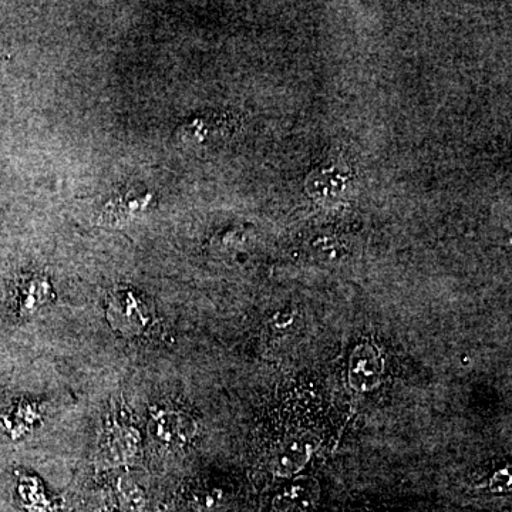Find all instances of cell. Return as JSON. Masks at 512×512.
<instances>
[{
	"label": "cell",
	"instance_id": "obj_1",
	"mask_svg": "<svg viewBox=\"0 0 512 512\" xmlns=\"http://www.w3.org/2000/svg\"><path fill=\"white\" fill-rule=\"evenodd\" d=\"M107 322L124 338H138L153 326L156 312L143 293L121 286L107 299Z\"/></svg>",
	"mask_w": 512,
	"mask_h": 512
},
{
	"label": "cell",
	"instance_id": "obj_2",
	"mask_svg": "<svg viewBox=\"0 0 512 512\" xmlns=\"http://www.w3.org/2000/svg\"><path fill=\"white\" fill-rule=\"evenodd\" d=\"M148 430L161 446L184 448L197 436L198 423L183 406L164 400L150 407Z\"/></svg>",
	"mask_w": 512,
	"mask_h": 512
},
{
	"label": "cell",
	"instance_id": "obj_3",
	"mask_svg": "<svg viewBox=\"0 0 512 512\" xmlns=\"http://www.w3.org/2000/svg\"><path fill=\"white\" fill-rule=\"evenodd\" d=\"M141 437L136 427L117 416L104 427L100 441V458L106 466H124L138 456Z\"/></svg>",
	"mask_w": 512,
	"mask_h": 512
},
{
	"label": "cell",
	"instance_id": "obj_4",
	"mask_svg": "<svg viewBox=\"0 0 512 512\" xmlns=\"http://www.w3.org/2000/svg\"><path fill=\"white\" fill-rule=\"evenodd\" d=\"M383 370V359L375 346L360 343L350 355L349 384L356 392H372L382 382Z\"/></svg>",
	"mask_w": 512,
	"mask_h": 512
},
{
	"label": "cell",
	"instance_id": "obj_5",
	"mask_svg": "<svg viewBox=\"0 0 512 512\" xmlns=\"http://www.w3.org/2000/svg\"><path fill=\"white\" fill-rule=\"evenodd\" d=\"M153 202L154 197L151 192H144V194H136L133 191L124 192V194L111 198L104 205L103 212H101V221L106 225L120 227V225L127 224L128 221L140 217L141 214L150 210Z\"/></svg>",
	"mask_w": 512,
	"mask_h": 512
},
{
	"label": "cell",
	"instance_id": "obj_6",
	"mask_svg": "<svg viewBox=\"0 0 512 512\" xmlns=\"http://www.w3.org/2000/svg\"><path fill=\"white\" fill-rule=\"evenodd\" d=\"M55 298L52 284L47 276L35 274L26 276L18 288V312L20 316L35 315Z\"/></svg>",
	"mask_w": 512,
	"mask_h": 512
},
{
	"label": "cell",
	"instance_id": "obj_7",
	"mask_svg": "<svg viewBox=\"0 0 512 512\" xmlns=\"http://www.w3.org/2000/svg\"><path fill=\"white\" fill-rule=\"evenodd\" d=\"M315 443L311 437H295L279 450L275 458L276 476L288 477L298 473L311 458Z\"/></svg>",
	"mask_w": 512,
	"mask_h": 512
},
{
	"label": "cell",
	"instance_id": "obj_8",
	"mask_svg": "<svg viewBox=\"0 0 512 512\" xmlns=\"http://www.w3.org/2000/svg\"><path fill=\"white\" fill-rule=\"evenodd\" d=\"M318 483L311 478H301L276 495L275 507L278 511L295 512L303 511L313 504L318 497Z\"/></svg>",
	"mask_w": 512,
	"mask_h": 512
},
{
	"label": "cell",
	"instance_id": "obj_9",
	"mask_svg": "<svg viewBox=\"0 0 512 512\" xmlns=\"http://www.w3.org/2000/svg\"><path fill=\"white\" fill-rule=\"evenodd\" d=\"M20 503L28 512H57L50 498H47L45 491L36 484H20Z\"/></svg>",
	"mask_w": 512,
	"mask_h": 512
},
{
	"label": "cell",
	"instance_id": "obj_10",
	"mask_svg": "<svg viewBox=\"0 0 512 512\" xmlns=\"http://www.w3.org/2000/svg\"><path fill=\"white\" fill-rule=\"evenodd\" d=\"M488 488H490L493 493H510L511 490V473L510 468H501L497 473H494V476L491 477L490 483H488Z\"/></svg>",
	"mask_w": 512,
	"mask_h": 512
}]
</instances>
